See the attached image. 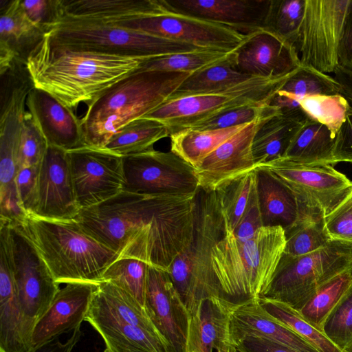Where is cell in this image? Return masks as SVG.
Returning <instances> with one entry per match:
<instances>
[{"label": "cell", "instance_id": "cell-1", "mask_svg": "<svg viewBox=\"0 0 352 352\" xmlns=\"http://www.w3.org/2000/svg\"><path fill=\"white\" fill-rule=\"evenodd\" d=\"M197 193L145 195L122 190L80 209L75 220L118 258H134L168 272L192 236Z\"/></svg>", "mask_w": 352, "mask_h": 352}, {"label": "cell", "instance_id": "cell-2", "mask_svg": "<svg viewBox=\"0 0 352 352\" xmlns=\"http://www.w3.org/2000/svg\"><path fill=\"white\" fill-rule=\"evenodd\" d=\"M67 48L44 36L29 55L26 67L34 87L71 109L87 105L113 85L140 69L150 58Z\"/></svg>", "mask_w": 352, "mask_h": 352}, {"label": "cell", "instance_id": "cell-3", "mask_svg": "<svg viewBox=\"0 0 352 352\" xmlns=\"http://www.w3.org/2000/svg\"><path fill=\"white\" fill-rule=\"evenodd\" d=\"M190 74L139 69L113 85L80 120L85 146L104 148L116 132L165 102Z\"/></svg>", "mask_w": 352, "mask_h": 352}, {"label": "cell", "instance_id": "cell-4", "mask_svg": "<svg viewBox=\"0 0 352 352\" xmlns=\"http://www.w3.org/2000/svg\"><path fill=\"white\" fill-rule=\"evenodd\" d=\"M35 247L58 284L98 285L119 256L85 233L75 220H51L28 214L17 226Z\"/></svg>", "mask_w": 352, "mask_h": 352}, {"label": "cell", "instance_id": "cell-5", "mask_svg": "<svg viewBox=\"0 0 352 352\" xmlns=\"http://www.w3.org/2000/svg\"><path fill=\"white\" fill-rule=\"evenodd\" d=\"M285 244L281 226H263L245 241L224 234L211 252L212 270L222 295L241 300L263 296Z\"/></svg>", "mask_w": 352, "mask_h": 352}, {"label": "cell", "instance_id": "cell-6", "mask_svg": "<svg viewBox=\"0 0 352 352\" xmlns=\"http://www.w3.org/2000/svg\"><path fill=\"white\" fill-rule=\"evenodd\" d=\"M223 235L224 220L217 191L199 189L192 236L168 272L189 315L202 300L223 296L211 261L212 249Z\"/></svg>", "mask_w": 352, "mask_h": 352}, {"label": "cell", "instance_id": "cell-7", "mask_svg": "<svg viewBox=\"0 0 352 352\" xmlns=\"http://www.w3.org/2000/svg\"><path fill=\"white\" fill-rule=\"evenodd\" d=\"M45 36L70 49L133 56H161L201 48L117 25L62 20Z\"/></svg>", "mask_w": 352, "mask_h": 352}, {"label": "cell", "instance_id": "cell-8", "mask_svg": "<svg viewBox=\"0 0 352 352\" xmlns=\"http://www.w3.org/2000/svg\"><path fill=\"white\" fill-rule=\"evenodd\" d=\"M293 72L279 77L253 76L221 91L167 100L142 118L163 123L170 135L230 109L270 104L275 93Z\"/></svg>", "mask_w": 352, "mask_h": 352}, {"label": "cell", "instance_id": "cell-9", "mask_svg": "<svg viewBox=\"0 0 352 352\" xmlns=\"http://www.w3.org/2000/svg\"><path fill=\"white\" fill-rule=\"evenodd\" d=\"M352 265V245L329 241L311 253H283L272 282L262 296L284 302L299 310L333 276Z\"/></svg>", "mask_w": 352, "mask_h": 352}, {"label": "cell", "instance_id": "cell-10", "mask_svg": "<svg viewBox=\"0 0 352 352\" xmlns=\"http://www.w3.org/2000/svg\"><path fill=\"white\" fill-rule=\"evenodd\" d=\"M7 242L19 300L33 333L36 322L50 308L60 289L35 247L18 226L0 223Z\"/></svg>", "mask_w": 352, "mask_h": 352}, {"label": "cell", "instance_id": "cell-11", "mask_svg": "<svg viewBox=\"0 0 352 352\" xmlns=\"http://www.w3.org/2000/svg\"><path fill=\"white\" fill-rule=\"evenodd\" d=\"M351 0H305L296 44L300 65L322 73L338 66V47Z\"/></svg>", "mask_w": 352, "mask_h": 352}, {"label": "cell", "instance_id": "cell-12", "mask_svg": "<svg viewBox=\"0 0 352 352\" xmlns=\"http://www.w3.org/2000/svg\"><path fill=\"white\" fill-rule=\"evenodd\" d=\"M123 190L145 195H191L200 188L195 168L172 152L154 148L123 157Z\"/></svg>", "mask_w": 352, "mask_h": 352}, {"label": "cell", "instance_id": "cell-13", "mask_svg": "<svg viewBox=\"0 0 352 352\" xmlns=\"http://www.w3.org/2000/svg\"><path fill=\"white\" fill-rule=\"evenodd\" d=\"M261 167L268 169L288 186L301 204L323 217L352 188V181L329 164L307 165L280 157Z\"/></svg>", "mask_w": 352, "mask_h": 352}, {"label": "cell", "instance_id": "cell-14", "mask_svg": "<svg viewBox=\"0 0 352 352\" xmlns=\"http://www.w3.org/2000/svg\"><path fill=\"white\" fill-rule=\"evenodd\" d=\"M67 153L80 210L104 202L123 190V157L87 146Z\"/></svg>", "mask_w": 352, "mask_h": 352}, {"label": "cell", "instance_id": "cell-15", "mask_svg": "<svg viewBox=\"0 0 352 352\" xmlns=\"http://www.w3.org/2000/svg\"><path fill=\"white\" fill-rule=\"evenodd\" d=\"M113 25L143 32L201 48L226 52L236 50L247 37V35L226 25L169 11L120 22Z\"/></svg>", "mask_w": 352, "mask_h": 352}, {"label": "cell", "instance_id": "cell-16", "mask_svg": "<svg viewBox=\"0 0 352 352\" xmlns=\"http://www.w3.org/2000/svg\"><path fill=\"white\" fill-rule=\"evenodd\" d=\"M144 309L169 352H184L190 315L168 272L148 265Z\"/></svg>", "mask_w": 352, "mask_h": 352}, {"label": "cell", "instance_id": "cell-17", "mask_svg": "<svg viewBox=\"0 0 352 352\" xmlns=\"http://www.w3.org/2000/svg\"><path fill=\"white\" fill-rule=\"evenodd\" d=\"M277 114L266 115L245 124L206 157L195 169L200 189L215 191L256 169L252 155L255 134L263 122Z\"/></svg>", "mask_w": 352, "mask_h": 352}, {"label": "cell", "instance_id": "cell-18", "mask_svg": "<svg viewBox=\"0 0 352 352\" xmlns=\"http://www.w3.org/2000/svg\"><path fill=\"white\" fill-rule=\"evenodd\" d=\"M79 210L67 153L49 146L40 166L37 204L33 215L51 220H73Z\"/></svg>", "mask_w": 352, "mask_h": 352}, {"label": "cell", "instance_id": "cell-19", "mask_svg": "<svg viewBox=\"0 0 352 352\" xmlns=\"http://www.w3.org/2000/svg\"><path fill=\"white\" fill-rule=\"evenodd\" d=\"M169 12L189 15L249 35L264 30L271 0H163Z\"/></svg>", "mask_w": 352, "mask_h": 352}, {"label": "cell", "instance_id": "cell-20", "mask_svg": "<svg viewBox=\"0 0 352 352\" xmlns=\"http://www.w3.org/2000/svg\"><path fill=\"white\" fill-rule=\"evenodd\" d=\"M234 66L251 76L272 78L291 74L300 63L294 45L262 30L247 35L234 50Z\"/></svg>", "mask_w": 352, "mask_h": 352}, {"label": "cell", "instance_id": "cell-21", "mask_svg": "<svg viewBox=\"0 0 352 352\" xmlns=\"http://www.w3.org/2000/svg\"><path fill=\"white\" fill-rule=\"evenodd\" d=\"M97 287L90 283H69L60 288L50 308L34 327L33 351L62 333L80 327Z\"/></svg>", "mask_w": 352, "mask_h": 352}, {"label": "cell", "instance_id": "cell-22", "mask_svg": "<svg viewBox=\"0 0 352 352\" xmlns=\"http://www.w3.org/2000/svg\"><path fill=\"white\" fill-rule=\"evenodd\" d=\"M0 352H32V331L20 304L7 242L0 234Z\"/></svg>", "mask_w": 352, "mask_h": 352}, {"label": "cell", "instance_id": "cell-23", "mask_svg": "<svg viewBox=\"0 0 352 352\" xmlns=\"http://www.w3.org/2000/svg\"><path fill=\"white\" fill-rule=\"evenodd\" d=\"M26 105L49 146L66 151L85 146L81 120L51 94L34 87Z\"/></svg>", "mask_w": 352, "mask_h": 352}, {"label": "cell", "instance_id": "cell-24", "mask_svg": "<svg viewBox=\"0 0 352 352\" xmlns=\"http://www.w3.org/2000/svg\"><path fill=\"white\" fill-rule=\"evenodd\" d=\"M232 304L223 296L202 300L190 315L184 352H233L230 335Z\"/></svg>", "mask_w": 352, "mask_h": 352}, {"label": "cell", "instance_id": "cell-25", "mask_svg": "<svg viewBox=\"0 0 352 352\" xmlns=\"http://www.w3.org/2000/svg\"><path fill=\"white\" fill-rule=\"evenodd\" d=\"M230 339L243 336L265 338L299 352H318L291 329L276 320L258 298L232 302L230 312Z\"/></svg>", "mask_w": 352, "mask_h": 352}, {"label": "cell", "instance_id": "cell-26", "mask_svg": "<svg viewBox=\"0 0 352 352\" xmlns=\"http://www.w3.org/2000/svg\"><path fill=\"white\" fill-rule=\"evenodd\" d=\"M60 21L107 25L168 11L163 0H60Z\"/></svg>", "mask_w": 352, "mask_h": 352}, {"label": "cell", "instance_id": "cell-27", "mask_svg": "<svg viewBox=\"0 0 352 352\" xmlns=\"http://www.w3.org/2000/svg\"><path fill=\"white\" fill-rule=\"evenodd\" d=\"M0 71L27 59L45 32L26 16L21 0H0Z\"/></svg>", "mask_w": 352, "mask_h": 352}, {"label": "cell", "instance_id": "cell-28", "mask_svg": "<svg viewBox=\"0 0 352 352\" xmlns=\"http://www.w3.org/2000/svg\"><path fill=\"white\" fill-rule=\"evenodd\" d=\"M104 340V352H169L160 338L118 318L93 300L85 318Z\"/></svg>", "mask_w": 352, "mask_h": 352}, {"label": "cell", "instance_id": "cell-29", "mask_svg": "<svg viewBox=\"0 0 352 352\" xmlns=\"http://www.w3.org/2000/svg\"><path fill=\"white\" fill-rule=\"evenodd\" d=\"M256 170L263 226H281L286 230L302 217L317 214L301 204L294 192L268 169L259 167Z\"/></svg>", "mask_w": 352, "mask_h": 352}, {"label": "cell", "instance_id": "cell-30", "mask_svg": "<svg viewBox=\"0 0 352 352\" xmlns=\"http://www.w3.org/2000/svg\"><path fill=\"white\" fill-rule=\"evenodd\" d=\"M338 94L340 87L333 76L300 65L275 93L270 104L283 114L302 113L300 102L305 98Z\"/></svg>", "mask_w": 352, "mask_h": 352}, {"label": "cell", "instance_id": "cell-31", "mask_svg": "<svg viewBox=\"0 0 352 352\" xmlns=\"http://www.w3.org/2000/svg\"><path fill=\"white\" fill-rule=\"evenodd\" d=\"M307 119L304 113H278L263 122L252 144V155L256 168L283 157Z\"/></svg>", "mask_w": 352, "mask_h": 352}, {"label": "cell", "instance_id": "cell-32", "mask_svg": "<svg viewBox=\"0 0 352 352\" xmlns=\"http://www.w3.org/2000/svg\"><path fill=\"white\" fill-rule=\"evenodd\" d=\"M336 135L324 124L306 120L292 140L284 156L307 165H332Z\"/></svg>", "mask_w": 352, "mask_h": 352}, {"label": "cell", "instance_id": "cell-33", "mask_svg": "<svg viewBox=\"0 0 352 352\" xmlns=\"http://www.w3.org/2000/svg\"><path fill=\"white\" fill-rule=\"evenodd\" d=\"M234 50L225 60L189 75L168 100L221 91L253 77L236 69Z\"/></svg>", "mask_w": 352, "mask_h": 352}, {"label": "cell", "instance_id": "cell-34", "mask_svg": "<svg viewBox=\"0 0 352 352\" xmlns=\"http://www.w3.org/2000/svg\"><path fill=\"white\" fill-rule=\"evenodd\" d=\"M245 125L214 130L182 129L170 133V151L196 169L206 157Z\"/></svg>", "mask_w": 352, "mask_h": 352}, {"label": "cell", "instance_id": "cell-35", "mask_svg": "<svg viewBox=\"0 0 352 352\" xmlns=\"http://www.w3.org/2000/svg\"><path fill=\"white\" fill-rule=\"evenodd\" d=\"M25 109L9 104L0 111V188L15 184Z\"/></svg>", "mask_w": 352, "mask_h": 352}, {"label": "cell", "instance_id": "cell-36", "mask_svg": "<svg viewBox=\"0 0 352 352\" xmlns=\"http://www.w3.org/2000/svg\"><path fill=\"white\" fill-rule=\"evenodd\" d=\"M168 136H170V131L163 123L152 119L140 118L116 132L104 148L126 157L151 150L155 143Z\"/></svg>", "mask_w": 352, "mask_h": 352}, {"label": "cell", "instance_id": "cell-37", "mask_svg": "<svg viewBox=\"0 0 352 352\" xmlns=\"http://www.w3.org/2000/svg\"><path fill=\"white\" fill-rule=\"evenodd\" d=\"M352 289V265L324 283L298 310L316 328L323 331L324 324Z\"/></svg>", "mask_w": 352, "mask_h": 352}, {"label": "cell", "instance_id": "cell-38", "mask_svg": "<svg viewBox=\"0 0 352 352\" xmlns=\"http://www.w3.org/2000/svg\"><path fill=\"white\" fill-rule=\"evenodd\" d=\"M262 306L276 320L291 329L318 352H344L323 331L307 320L299 311L289 305L265 297L258 298Z\"/></svg>", "mask_w": 352, "mask_h": 352}, {"label": "cell", "instance_id": "cell-39", "mask_svg": "<svg viewBox=\"0 0 352 352\" xmlns=\"http://www.w3.org/2000/svg\"><path fill=\"white\" fill-rule=\"evenodd\" d=\"M323 216L310 213L285 230L284 254L298 256L324 247L330 241L324 231Z\"/></svg>", "mask_w": 352, "mask_h": 352}, {"label": "cell", "instance_id": "cell-40", "mask_svg": "<svg viewBox=\"0 0 352 352\" xmlns=\"http://www.w3.org/2000/svg\"><path fill=\"white\" fill-rule=\"evenodd\" d=\"M232 52L201 49L156 56L148 60L140 69L192 74L225 60Z\"/></svg>", "mask_w": 352, "mask_h": 352}, {"label": "cell", "instance_id": "cell-41", "mask_svg": "<svg viewBox=\"0 0 352 352\" xmlns=\"http://www.w3.org/2000/svg\"><path fill=\"white\" fill-rule=\"evenodd\" d=\"M256 179V169L224 184L217 191L224 220V234H233Z\"/></svg>", "mask_w": 352, "mask_h": 352}, {"label": "cell", "instance_id": "cell-42", "mask_svg": "<svg viewBox=\"0 0 352 352\" xmlns=\"http://www.w3.org/2000/svg\"><path fill=\"white\" fill-rule=\"evenodd\" d=\"M148 267L146 263L134 258H119L106 269L101 282L111 283L123 289L144 308Z\"/></svg>", "mask_w": 352, "mask_h": 352}, {"label": "cell", "instance_id": "cell-43", "mask_svg": "<svg viewBox=\"0 0 352 352\" xmlns=\"http://www.w3.org/2000/svg\"><path fill=\"white\" fill-rule=\"evenodd\" d=\"M305 8V0H271L264 30L296 47Z\"/></svg>", "mask_w": 352, "mask_h": 352}, {"label": "cell", "instance_id": "cell-44", "mask_svg": "<svg viewBox=\"0 0 352 352\" xmlns=\"http://www.w3.org/2000/svg\"><path fill=\"white\" fill-rule=\"evenodd\" d=\"M300 107L307 118L324 124L337 135L351 107L341 94L305 98Z\"/></svg>", "mask_w": 352, "mask_h": 352}, {"label": "cell", "instance_id": "cell-45", "mask_svg": "<svg viewBox=\"0 0 352 352\" xmlns=\"http://www.w3.org/2000/svg\"><path fill=\"white\" fill-rule=\"evenodd\" d=\"M276 113H281L270 104L246 105L224 111L187 128L199 130L228 129L248 124L266 115Z\"/></svg>", "mask_w": 352, "mask_h": 352}, {"label": "cell", "instance_id": "cell-46", "mask_svg": "<svg viewBox=\"0 0 352 352\" xmlns=\"http://www.w3.org/2000/svg\"><path fill=\"white\" fill-rule=\"evenodd\" d=\"M49 145L29 111L24 115L19 153V169L23 167L40 165Z\"/></svg>", "mask_w": 352, "mask_h": 352}, {"label": "cell", "instance_id": "cell-47", "mask_svg": "<svg viewBox=\"0 0 352 352\" xmlns=\"http://www.w3.org/2000/svg\"><path fill=\"white\" fill-rule=\"evenodd\" d=\"M323 332L343 351L352 347V289L327 318Z\"/></svg>", "mask_w": 352, "mask_h": 352}, {"label": "cell", "instance_id": "cell-48", "mask_svg": "<svg viewBox=\"0 0 352 352\" xmlns=\"http://www.w3.org/2000/svg\"><path fill=\"white\" fill-rule=\"evenodd\" d=\"M324 231L330 241L352 245V188L323 217Z\"/></svg>", "mask_w": 352, "mask_h": 352}, {"label": "cell", "instance_id": "cell-49", "mask_svg": "<svg viewBox=\"0 0 352 352\" xmlns=\"http://www.w3.org/2000/svg\"><path fill=\"white\" fill-rule=\"evenodd\" d=\"M21 5L28 18L45 34L61 20L60 0H21Z\"/></svg>", "mask_w": 352, "mask_h": 352}, {"label": "cell", "instance_id": "cell-50", "mask_svg": "<svg viewBox=\"0 0 352 352\" xmlns=\"http://www.w3.org/2000/svg\"><path fill=\"white\" fill-rule=\"evenodd\" d=\"M40 166L21 168L15 177L19 201L28 214H34L36 210Z\"/></svg>", "mask_w": 352, "mask_h": 352}, {"label": "cell", "instance_id": "cell-51", "mask_svg": "<svg viewBox=\"0 0 352 352\" xmlns=\"http://www.w3.org/2000/svg\"><path fill=\"white\" fill-rule=\"evenodd\" d=\"M263 226L256 179L245 210L234 231L233 235L237 240L245 241L252 238L255 232Z\"/></svg>", "mask_w": 352, "mask_h": 352}, {"label": "cell", "instance_id": "cell-52", "mask_svg": "<svg viewBox=\"0 0 352 352\" xmlns=\"http://www.w3.org/2000/svg\"><path fill=\"white\" fill-rule=\"evenodd\" d=\"M234 352H299L273 340L258 336L230 339Z\"/></svg>", "mask_w": 352, "mask_h": 352}, {"label": "cell", "instance_id": "cell-53", "mask_svg": "<svg viewBox=\"0 0 352 352\" xmlns=\"http://www.w3.org/2000/svg\"><path fill=\"white\" fill-rule=\"evenodd\" d=\"M339 162L352 164V105L336 135L332 165Z\"/></svg>", "mask_w": 352, "mask_h": 352}, {"label": "cell", "instance_id": "cell-54", "mask_svg": "<svg viewBox=\"0 0 352 352\" xmlns=\"http://www.w3.org/2000/svg\"><path fill=\"white\" fill-rule=\"evenodd\" d=\"M338 56V65L352 72V0L346 13Z\"/></svg>", "mask_w": 352, "mask_h": 352}, {"label": "cell", "instance_id": "cell-55", "mask_svg": "<svg viewBox=\"0 0 352 352\" xmlns=\"http://www.w3.org/2000/svg\"><path fill=\"white\" fill-rule=\"evenodd\" d=\"M82 336L80 327L73 331L70 338L65 342H61L58 339H55L47 342L33 352H72Z\"/></svg>", "mask_w": 352, "mask_h": 352}, {"label": "cell", "instance_id": "cell-56", "mask_svg": "<svg viewBox=\"0 0 352 352\" xmlns=\"http://www.w3.org/2000/svg\"><path fill=\"white\" fill-rule=\"evenodd\" d=\"M333 74L340 87V94L352 104V72L338 65Z\"/></svg>", "mask_w": 352, "mask_h": 352}, {"label": "cell", "instance_id": "cell-57", "mask_svg": "<svg viewBox=\"0 0 352 352\" xmlns=\"http://www.w3.org/2000/svg\"><path fill=\"white\" fill-rule=\"evenodd\" d=\"M346 352H352V347L349 349L348 351H346Z\"/></svg>", "mask_w": 352, "mask_h": 352}]
</instances>
